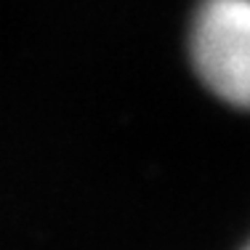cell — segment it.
<instances>
[{
	"label": "cell",
	"mask_w": 250,
	"mask_h": 250,
	"mask_svg": "<svg viewBox=\"0 0 250 250\" xmlns=\"http://www.w3.org/2000/svg\"><path fill=\"white\" fill-rule=\"evenodd\" d=\"M200 83L237 109H250V0H202L189 27Z\"/></svg>",
	"instance_id": "6da1fadb"
},
{
	"label": "cell",
	"mask_w": 250,
	"mask_h": 250,
	"mask_svg": "<svg viewBox=\"0 0 250 250\" xmlns=\"http://www.w3.org/2000/svg\"><path fill=\"white\" fill-rule=\"evenodd\" d=\"M245 250H250V245H248V248H245Z\"/></svg>",
	"instance_id": "7a4b0ae2"
}]
</instances>
